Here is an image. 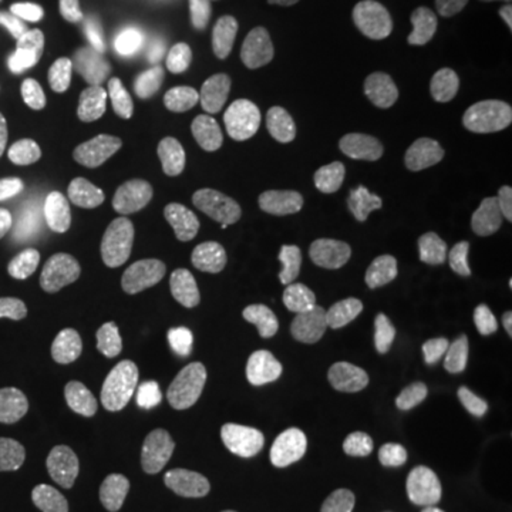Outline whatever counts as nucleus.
Instances as JSON below:
<instances>
[{
  "instance_id": "1",
  "label": "nucleus",
  "mask_w": 512,
  "mask_h": 512,
  "mask_svg": "<svg viewBox=\"0 0 512 512\" xmlns=\"http://www.w3.org/2000/svg\"><path fill=\"white\" fill-rule=\"evenodd\" d=\"M384 404L396 419L413 427L427 441L439 444L441 450L456 453L461 447H470L484 430L476 404L453 393L450 387L421 376H407L390 384Z\"/></svg>"
},
{
  "instance_id": "2",
  "label": "nucleus",
  "mask_w": 512,
  "mask_h": 512,
  "mask_svg": "<svg viewBox=\"0 0 512 512\" xmlns=\"http://www.w3.org/2000/svg\"><path fill=\"white\" fill-rule=\"evenodd\" d=\"M447 245L458 274L490 282L512 268V208L481 197L467 202L447 228Z\"/></svg>"
},
{
  "instance_id": "3",
  "label": "nucleus",
  "mask_w": 512,
  "mask_h": 512,
  "mask_svg": "<svg viewBox=\"0 0 512 512\" xmlns=\"http://www.w3.org/2000/svg\"><path fill=\"white\" fill-rule=\"evenodd\" d=\"M89 97V69L83 60H55L35 77V97L20 111L15 128L23 146L40 148L77 126Z\"/></svg>"
},
{
  "instance_id": "4",
  "label": "nucleus",
  "mask_w": 512,
  "mask_h": 512,
  "mask_svg": "<svg viewBox=\"0 0 512 512\" xmlns=\"http://www.w3.org/2000/svg\"><path fill=\"white\" fill-rule=\"evenodd\" d=\"M242 296V279L214 268H200L174 285H165L148 299V319L157 328L191 336L211 325Z\"/></svg>"
},
{
  "instance_id": "5",
  "label": "nucleus",
  "mask_w": 512,
  "mask_h": 512,
  "mask_svg": "<svg viewBox=\"0 0 512 512\" xmlns=\"http://www.w3.org/2000/svg\"><path fill=\"white\" fill-rule=\"evenodd\" d=\"M268 481V453L256 436H234L211 458L202 481V512H259Z\"/></svg>"
},
{
  "instance_id": "6",
  "label": "nucleus",
  "mask_w": 512,
  "mask_h": 512,
  "mask_svg": "<svg viewBox=\"0 0 512 512\" xmlns=\"http://www.w3.org/2000/svg\"><path fill=\"white\" fill-rule=\"evenodd\" d=\"M305 396V376L288 359L254 362L239 373L228 396L225 416L237 427L256 430L285 419Z\"/></svg>"
},
{
  "instance_id": "7",
  "label": "nucleus",
  "mask_w": 512,
  "mask_h": 512,
  "mask_svg": "<svg viewBox=\"0 0 512 512\" xmlns=\"http://www.w3.org/2000/svg\"><path fill=\"white\" fill-rule=\"evenodd\" d=\"M143 126L180 171H200L202 165L217 154L222 143L217 123L185 94L183 97L180 94L157 97L148 106Z\"/></svg>"
},
{
  "instance_id": "8",
  "label": "nucleus",
  "mask_w": 512,
  "mask_h": 512,
  "mask_svg": "<svg viewBox=\"0 0 512 512\" xmlns=\"http://www.w3.org/2000/svg\"><path fill=\"white\" fill-rule=\"evenodd\" d=\"M330 439L348 458L353 476L365 484H376L393 473L399 461V441L393 430L362 407H336L328 419Z\"/></svg>"
},
{
  "instance_id": "9",
  "label": "nucleus",
  "mask_w": 512,
  "mask_h": 512,
  "mask_svg": "<svg viewBox=\"0 0 512 512\" xmlns=\"http://www.w3.org/2000/svg\"><path fill=\"white\" fill-rule=\"evenodd\" d=\"M461 183V157L456 148H430L404 168L399 202L413 225H439L456 200Z\"/></svg>"
},
{
  "instance_id": "10",
  "label": "nucleus",
  "mask_w": 512,
  "mask_h": 512,
  "mask_svg": "<svg viewBox=\"0 0 512 512\" xmlns=\"http://www.w3.org/2000/svg\"><path fill=\"white\" fill-rule=\"evenodd\" d=\"M86 424H89L94 450L103 461L126 467L140 456L143 424H140L137 404L128 396L126 387L114 382L100 384L92 393Z\"/></svg>"
},
{
  "instance_id": "11",
  "label": "nucleus",
  "mask_w": 512,
  "mask_h": 512,
  "mask_svg": "<svg viewBox=\"0 0 512 512\" xmlns=\"http://www.w3.org/2000/svg\"><path fill=\"white\" fill-rule=\"evenodd\" d=\"M384 268L393 285L410 302H433L447 285V271L439 248L421 231L402 228L384 242Z\"/></svg>"
},
{
  "instance_id": "12",
  "label": "nucleus",
  "mask_w": 512,
  "mask_h": 512,
  "mask_svg": "<svg viewBox=\"0 0 512 512\" xmlns=\"http://www.w3.org/2000/svg\"><path fill=\"white\" fill-rule=\"evenodd\" d=\"M214 185L202 171H180L160 188L154 228L168 245L197 239L211 225Z\"/></svg>"
},
{
  "instance_id": "13",
  "label": "nucleus",
  "mask_w": 512,
  "mask_h": 512,
  "mask_svg": "<svg viewBox=\"0 0 512 512\" xmlns=\"http://www.w3.org/2000/svg\"><path fill=\"white\" fill-rule=\"evenodd\" d=\"M476 66V43L464 32H444L424 60V97L436 117H453Z\"/></svg>"
},
{
  "instance_id": "14",
  "label": "nucleus",
  "mask_w": 512,
  "mask_h": 512,
  "mask_svg": "<svg viewBox=\"0 0 512 512\" xmlns=\"http://www.w3.org/2000/svg\"><path fill=\"white\" fill-rule=\"evenodd\" d=\"M316 313L333 350L350 353L365 345L370 333V302L356 279L345 274L328 276L316 288Z\"/></svg>"
},
{
  "instance_id": "15",
  "label": "nucleus",
  "mask_w": 512,
  "mask_h": 512,
  "mask_svg": "<svg viewBox=\"0 0 512 512\" xmlns=\"http://www.w3.org/2000/svg\"><path fill=\"white\" fill-rule=\"evenodd\" d=\"M137 396L163 416H191L208 402V384L171 356H151L137 370Z\"/></svg>"
},
{
  "instance_id": "16",
  "label": "nucleus",
  "mask_w": 512,
  "mask_h": 512,
  "mask_svg": "<svg viewBox=\"0 0 512 512\" xmlns=\"http://www.w3.org/2000/svg\"><path fill=\"white\" fill-rule=\"evenodd\" d=\"M399 202V188L390 177L362 171L336 180L328 194V208L336 220L348 225L382 220L384 214Z\"/></svg>"
},
{
  "instance_id": "17",
  "label": "nucleus",
  "mask_w": 512,
  "mask_h": 512,
  "mask_svg": "<svg viewBox=\"0 0 512 512\" xmlns=\"http://www.w3.org/2000/svg\"><path fill=\"white\" fill-rule=\"evenodd\" d=\"M325 163H328V140H325V134L311 131L276 151L274 160L268 165L271 188L279 197L293 200L319 180Z\"/></svg>"
},
{
  "instance_id": "18",
  "label": "nucleus",
  "mask_w": 512,
  "mask_h": 512,
  "mask_svg": "<svg viewBox=\"0 0 512 512\" xmlns=\"http://www.w3.org/2000/svg\"><path fill=\"white\" fill-rule=\"evenodd\" d=\"M217 188L225 205V217L234 225V231H239L242 237H262L268 220L265 200L239 157L231 154L217 163Z\"/></svg>"
},
{
  "instance_id": "19",
  "label": "nucleus",
  "mask_w": 512,
  "mask_h": 512,
  "mask_svg": "<svg viewBox=\"0 0 512 512\" xmlns=\"http://www.w3.org/2000/svg\"><path fill=\"white\" fill-rule=\"evenodd\" d=\"M15 311L26 328L57 330L80 319L83 302H80V293L74 291V285H69L66 279L49 276L20 293Z\"/></svg>"
},
{
  "instance_id": "20",
  "label": "nucleus",
  "mask_w": 512,
  "mask_h": 512,
  "mask_svg": "<svg viewBox=\"0 0 512 512\" xmlns=\"http://www.w3.org/2000/svg\"><path fill=\"white\" fill-rule=\"evenodd\" d=\"M146 126L140 117L123 114L103 128L97 140V165L103 180L111 185H128L143 165Z\"/></svg>"
},
{
  "instance_id": "21",
  "label": "nucleus",
  "mask_w": 512,
  "mask_h": 512,
  "mask_svg": "<svg viewBox=\"0 0 512 512\" xmlns=\"http://www.w3.org/2000/svg\"><path fill=\"white\" fill-rule=\"evenodd\" d=\"M77 450H80L77 410L60 407L55 413H49V419L43 421L26 473L35 478V481L55 478L66 467H72V461L77 458Z\"/></svg>"
},
{
  "instance_id": "22",
  "label": "nucleus",
  "mask_w": 512,
  "mask_h": 512,
  "mask_svg": "<svg viewBox=\"0 0 512 512\" xmlns=\"http://www.w3.org/2000/svg\"><path fill=\"white\" fill-rule=\"evenodd\" d=\"M384 120L382 94L370 86H353L333 111V134L342 146H367Z\"/></svg>"
},
{
  "instance_id": "23",
  "label": "nucleus",
  "mask_w": 512,
  "mask_h": 512,
  "mask_svg": "<svg viewBox=\"0 0 512 512\" xmlns=\"http://www.w3.org/2000/svg\"><path fill=\"white\" fill-rule=\"evenodd\" d=\"M285 89V69L271 57H254L242 63L231 77V100L242 111H262Z\"/></svg>"
},
{
  "instance_id": "24",
  "label": "nucleus",
  "mask_w": 512,
  "mask_h": 512,
  "mask_svg": "<svg viewBox=\"0 0 512 512\" xmlns=\"http://www.w3.org/2000/svg\"><path fill=\"white\" fill-rule=\"evenodd\" d=\"M43 191L49 205L66 220H83L92 211V191L83 180V171L66 157H52L46 163Z\"/></svg>"
},
{
  "instance_id": "25",
  "label": "nucleus",
  "mask_w": 512,
  "mask_h": 512,
  "mask_svg": "<svg viewBox=\"0 0 512 512\" xmlns=\"http://www.w3.org/2000/svg\"><path fill=\"white\" fill-rule=\"evenodd\" d=\"M384 52L393 60H407L416 52L424 15L419 0H379Z\"/></svg>"
},
{
  "instance_id": "26",
  "label": "nucleus",
  "mask_w": 512,
  "mask_h": 512,
  "mask_svg": "<svg viewBox=\"0 0 512 512\" xmlns=\"http://www.w3.org/2000/svg\"><path fill=\"white\" fill-rule=\"evenodd\" d=\"M20 26L55 43H77L89 32L83 12L69 6H29L20 12Z\"/></svg>"
},
{
  "instance_id": "27",
  "label": "nucleus",
  "mask_w": 512,
  "mask_h": 512,
  "mask_svg": "<svg viewBox=\"0 0 512 512\" xmlns=\"http://www.w3.org/2000/svg\"><path fill=\"white\" fill-rule=\"evenodd\" d=\"M481 117L495 137H512V55L504 57L490 74L481 97Z\"/></svg>"
},
{
  "instance_id": "28",
  "label": "nucleus",
  "mask_w": 512,
  "mask_h": 512,
  "mask_svg": "<svg viewBox=\"0 0 512 512\" xmlns=\"http://www.w3.org/2000/svg\"><path fill=\"white\" fill-rule=\"evenodd\" d=\"M168 60H171V69H174L180 86H183L185 97L205 109L208 100H211V86H208V74H205V60H202L200 46L191 37L180 35L171 43Z\"/></svg>"
},
{
  "instance_id": "29",
  "label": "nucleus",
  "mask_w": 512,
  "mask_h": 512,
  "mask_svg": "<svg viewBox=\"0 0 512 512\" xmlns=\"http://www.w3.org/2000/svg\"><path fill=\"white\" fill-rule=\"evenodd\" d=\"M0 49L15 57L20 69L29 77H40L55 63V55L46 46V40L23 26H15V23H0Z\"/></svg>"
},
{
  "instance_id": "30",
  "label": "nucleus",
  "mask_w": 512,
  "mask_h": 512,
  "mask_svg": "<svg viewBox=\"0 0 512 512\" xmlns=\"http://www.w3.org/2000/svg\"><path fill=\"white\" fill-rule=\"evenodd\" d=\"M120 26L134 43L154 46L165 37V23L157 12V0H120Z\"/></svg>"
},
{
  "instance_id": "31",
  "label": "nucleus",
  "mask_w": 512,
  "mask_h": 512,
  "mask_svg": "<svg viewBox=\"0 0 512 512\" xmlns=\"http://www.w3.org/2000/svg\"><path fill=\"white\" fill-rule=\"evenodd\" d=\"M49 370L37 356H9L0 359V402L23 396L46 382Z\"/></svg>"
},
{
  "instance_id": "32",
  "label": "nucleus",
  "mask_w": 512,
  "mask_h": 512,
  "mask_svg": "<svg viewBox=\"0 0 512 512\" xmlns=\"http://www.w3.org/2000/svg\"><path fill=\"white\" fill-rule=\"evenodd\" d=\"M384 512H453V504L436 484H407L387 498Z\"/></svg>"
},
{
  "instance_id": "33",
  "label": "nucleus",
  "mask_w": 512,
  "mask_h": 512,
  "mask_svg": "<svg viewBox=\"0 0 512 512\" xmlns=\"http://www.w3.org/2000/svg\"><path fill=\"white\" fill-rule=\"evenodd\" d=\"M330 103H333V94H330L328 83L325 80H311L299 92V100H296V120L302 126H316L330 111Z\"/></svg>"
},
{
  "instance_id": "34",
  "label": "nucleus",
  "mask_w": 512,
  "mask_h": 512,
  "mask_svg": "<svg viewBox=\"0 0 512 512\" xmlns=\"http://www.w3.org/2000/svg\"><path fill=\"white\" fill-rule=\"evenodd\" d=\"M23 430L15 419H0V478L6 476L23 456Z\"/></svg>"
},
{
  "instance_id": "35",
  "label": "nucleus",
  "mask_w": 512,
  "mask_h": 512,
  "mask_svg": "<svg viewBox=\"0 0 512 512\" xmlns=\"http://www.w3.org/2000/svg\"><path fill=\"white\" fill-rule=\"evenodd\" d=\"M12 288H15V248H12V237L0 225V313L9 302Z\"/></svg>"
},
{
  "instance_id": "36",
  "label": "nucleus",
  "mask_w": 512,
  "mask_h": 512,
  "mask_svg": "<svg viewBox=\"0 0 512 512\" xmlns=\"http://www.w3.org/2000/svg\"><path fill=\"white\" fill-rule=\"evenodd\" d=\"M35 512H80L77 507V501L72 498H66V495H57V498H49V501H43Z\"/></svg>"
},
{
  "instance_id": "37",
  "label": "nucleus",
  "mask_w": 512,
  "mask_h": 512,
  "mask_svg": "<svg viewBox=\"0 0 512 512\" xmlns=\"http://www.w3.org/2000/svg\"><path fill=\"white\" fill-rule=\"evenodd\" d=\"M106 512H143V510H134V507H111Z\"/></svg>"
},
{
  "instance_id": "38",
  "label": "nucleus",
  "mask_w": 512,
  "mask_h": 512,
  "mask_svg": "<svg viewBox=\"0 0 512 512\" xmlns=\"http://www.w3.org/2000/svg\"><path fill=\"white\" fill-rule=\"evenodd\" d=\"M0 3H3V0H0Z\"/></svg>"
}]
</instances>
